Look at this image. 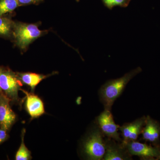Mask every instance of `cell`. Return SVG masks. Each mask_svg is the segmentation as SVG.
Masks as SVG:
<instances>
[{"mask_svg":"<svg viewBox=\"0 0 160 160\" xmlns=\"http://www.w3.org/2000/svg\"><path fill=\"white\" fill-rule=\"evenodd\" d=\"M142 71L141 67H137L122 77L108 80L101 86L99 95L105 109L111 111L114 102L122 94L129 81Z\"/></svg>","mask_w":160,"mask_h":160,"instance_id":"cell-1","label":"cell"},{"mask_svg":"<svg viewBox=\"0 0 160 160\" xmlns=\"http://www.w3.org/2000/svg\"><path fill=\"white\" fill-rule=\"evenodd\" d=\"M104 135L97 125L83 140L82 150L88 160H103L105 152Z\"/></svg>","mask_w":160,"mask_h":160,"instance_id":"cell-2","label":"cell"},{"mask_svg":"<svg viewBox=\"0 0 160 160\" xmlns=\"http://www.w3.org/2000/svg\"><path fill=\"white\" fill-rule=\"evenodd\" d=\"M38 26V23H14L12 34L16 44L21 49L25 51L35 40L48 32V30H40Z\"/></svg>","mask_w":160,"mask_h":160,"instance_id":"cell-3","label":"cell"},{"mask_svg":"<svg viewBox=\"0 0 160 160\" xmlns=\"http://www.w3.org/2000/svg\"><path fill=\"white\" fill-rule=\"evenodd\" d=\"M22 84L17 73L10 69H3L0 73V89L12 102L19 103L18 92Z\"/></svg>","mask_w":160,"mask_h":160,"instance_id":"cell-4","label":"cell"},{"mask_svg":"<svg viewBox=\"0 0 160 160\" xmlns=\"http://www.w3.org/2000/svg\"><path fill=\"white\" fill-rule=\"evenodd\" d=\"M96 123L104 136L122 142V139L118 132L120 126L115 123L111 111L104 109L96 118Z\"/></svg>","mask_w":160,"mask_h":160,"instance_id":"cell-5","label":"cell"},{"mask_svg":"<svg viewBox=\"0 0 160 160\" xmlns=\"http://www.w3.org/2000/svg\"><path fill=\"white\" fill-rule=\"evenodd\" d=\"M126 146L132 156H137L142 160H156L160 155V146H152L136 141L128 142Z\"/></svg>","mask_w":160,"mask_h":160,"instance_id":"cell-6","label":"cell"},{"mask_svg":"<svg viewBox=\"0 0 160 160\" xmlns=\"http://www.w3.org/2000/svg\"><path fill=\"white\" fill-rule=\"evenodd\" d=\"M106 152L103 157L104 160H132L129 154L122 142H118L112 139L107 138L105 139Z\"/></svg>","mask_w":160,"mask_h":160,"instance_id":"cell-7","label":"cell"},{"mask_svg":"<svg viewBox=\"0 0 160 160\" xmlns=\"http://www.w3.org/2000/svg\"><path fill=\"white\" fill-rule=\"evenodd\" d=\"M146 117L143 116L132 122L126 123L122 126H120L119 130L122 132V143L123 145L126 146L128 142L137 140L146 124Z\"/></svg>","mask_w":160,"mask_h":160,"instance_id":"cell-8","label":"cell"},{"mask_svg":"<svg viewBox=\"0 0 160 160\" xmlns=\"http://www.w3.org/2000/svg\"><path fill=\"white\" fill-rule=\"evenodd\" d=\"M11 101L0 92V128L9 131L16 120V115L10 105Z\"/></svg>","mask_w":160,"mask_h":160,"instance_id":"cell-9","label":"cell"},{"mask_svg":"<svg viewBox=\"0 0 160 160\" xmlns=\"http://www.w3.org/2000/svg\"><path fill=\"white\" fill-rule=\"evenodd\" d=\"M142 139L153 146H160V124L149 116L146 117V124L142 132Z\"/></svg>","mask_w":160,"mask_h":160,"instance_id":"cell-10","label":"cell"},{"mask_svg":"<svg viewBox=\"0 0 160 160\" xmlns=\"http://www.w3.org/2000/svg\"><path fill=\"white\" fill-rule=\"evenodd\" d=\"M26 95L25 105L27 112L32 118L39 117L45 113L43 102L38 96L21 89Z\"/></svg>","mask_w":160,"mask_h":160,"instance_id":"cell-11","label":"cell"},{"mask_svg":"<svg viewBox=\"0 0 160 160\" xmlns=\"http://www.w3.org/2000/svg\"><path fill=\"white\" fill-rule=\"evenodd\" d=\"M56 73V72H53L51 74L46 75L29 72H17V74L22 82L29 86L31 88L32 92H33L36 87L42 80Z\"/></svg>","mask_w":160,"mask_h":160,"instance_id":"cell-12","label":"cell"},{"mask_svg":"<svg viewBox=\"0 0 160 160\" xmlns=\"http://www.w3.org/2000/svg\"><path fill=\"white\" fill-rule=\"evenodd\" d=\"M26 133V129H23L22 131V142L18 150L15 155V160H31L32 157L31 152L27 147L24 142V138Z\"/></svg>","mask_w":160,"mask_h":160,"instance_id":"cell-13","label":"cell"},{"mask_svg":"<svg viewBox=\"0 0 160 160\" xmlns=\"http://www.w3.org/2000/svg\"><path fill=\"white\" fill-rule=\"evenodd\" d=\"M19 6L18 0H0V17L12 12Z\"/></svg>","mask_w":160,"mask_h":160,"instance_id":"cell-14","label":"cell"},{"mask_svg":"<svg viewBox=\"0 0 160 160\" xmlns=\"http://www.w3.org/2000/svg\"><path fill=\"white\" fill-rule=\"evenodd\" d=\"M14 23L8 18L0 17V35L9 36L12 33Z\"/></svg>","mask_w":160,"mask_h":160,"instance_id":"cell-15","label":"cell"},{"mask_svg":"<svg viewBox=\"0 0 160 160\" xmlns=\"http://www.w3.org/2000/svg\"><path fill=\"white\" fill-rule=\"evenodd\" d=\"M104 6L111 10L116 6L126 8L129 6L131 0H102Z\"/></svg>","mask_w":160,"mask_h":160,"instance_id":"cell-16","label":"cell"},{"mask_svg":"<svg viewBox=\"0 0 160 160\" xmlns=\"http://www.w3.org/2000/svg\"><path fill=\"white\" fill-rule=\"evenodd\" d=\"M20 6H27L30 5H38L42 2L44 0H18Z\"/></svg>","mask_w":160,"mask_h":160,"instance_id":"cell-17","label":"cell"},{"mask_svg":"<svg viewBox=\"0 0 160 160\" xmlns=\"http://www.w3.org/2000/svg\"><path fill=\"white\" fill-rule=\"evenodd\" d=\"M7 131L0 128V144L6 142L9 138V134Z\"/></svg>","mask_w":160,"mask_h":160,"instance_id":"cell-18","label":"cell"},{"mask_svg":"<svg viewBox=\"0 0 160 160\" xmlns=\"http://www.w3.org/2000/svg\"><path fill=\"white\" fill-rule=\"evenodd\" d=\"M3 69L2 68H1V67H0V73H1V72H2V71ZM0 92H2V90H1V89H0Z\"/></svg>","mask_w":160,"mask_h":160,"instance_id":"cell-19","label":"cell"},{"mask_svg":"<svg viewBox=\"0 0 160 160\" xmlns=\"http://www.w3.org/2000/svg\"><path fill=\"white\" fill-rule=\"evenodd\" d=\"M156 160H160V155L156 159Z\"/></svg>","mask_w":160,"mask_h":160,"instance_id":"cell-20","label":"cell"},{"mask_svg":"<svg viewBox=\"0 0 160 160\" xmlns=\"http://www.w3.org/2000/svg\"><path fill=\"white\" fill-rule=\"evenodd\" d=\"M77 2H79L80 1V0H76Z\"/></svg>","mask_w":160,"mask_h":160,"instance_id":"cell-21","label":"cell"}]
</instances>
